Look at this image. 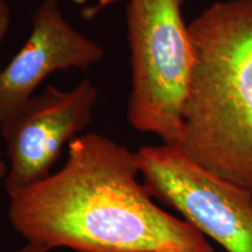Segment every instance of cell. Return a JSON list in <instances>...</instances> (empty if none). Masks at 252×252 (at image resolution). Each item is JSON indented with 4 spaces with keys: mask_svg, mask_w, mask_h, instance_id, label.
Instances as JSON below:
<instances>
[{
    "mask_svg": "<svg viewBox=\"0 0 252 252\" xmlns=\"http://www.w3.org/2000/svg\"><path fill=\"white\" fill-rule=\"evenodd\" d=\"M137 152L98 133L68 145L64 166L9 197L8 219L50 251L214 252L209 239L153 201Z\"/></svg>",
    "mask_w": 252,
    "mask_h": 252,
    "instance_id": "1",
    "label": "cell"
},
{
    "mask_svg": "<svg viewBox=\"0 0 252 252\" xmlns=\"http://www.w3.org/2000/svg\"><path fill=\"white\" fill-rule=\"evenodd\" d=\"M189 30L194 65L178 147L252 194V0L215 2Z\"/></svg>",
    "mask_w": 252,
    "mask_h": 252,
    "instance_id": "2",
    "label": "cell"
},
{
    "mask_svg": "<svg viewBox=\"0 0 252 252\" xmlns=\"http://www.w3.org/2000/svg\"><path fill=\"white\" fill-rule=\"evenodd\" d=\"M185 0H127L126 27L131 53L127 121L162 144L179 146L194 65Z\"/></svg>",
    "mask_w": 252,
    "mask_h": 252,
    "instance_id": "3",
    "label": "cell"
},
{
    "mask_svg": "<svg viewBox=\"0 0 252 252\" xmlns=\"http://www.w3.org/2000/svg\"><path fill=\"white\" fill-rule=\"evenodd\" d=\"M137 157L153 198L226 252H252L251 193L208 172L178 146H143Z\"/></svg>",
    "mask_w": 252,
    "mask_h": 252,
    "instance_id": "4",
    "label": "cell"
},
{
    "mask_svg": "<svg viewBox=\"0 0 252 252\" xmlns=\"http://www.w3.org/2000/svg\"><path fill=\"white\" fill-rule=\"evenodd\" d=\"M98 96L89 78L71 90L48 86L0 124L9 160L4 179L9 197L52 174L65 145L93 121Z\"/></svg>",
    "mask_w": 252,
    "mask_h": 252,
    "instance_id": "5",
    "label": "cell"
},
{
    "mask_svg": "<svg viewBox=\"0 0 252 252\" xmlns=\"http://www.w3.org/2000/svg\"><path fill=\"white\" fill-rule=\"evenodd\" d=\"M104 55L99 43L65 19L58 0H42L32 17L26 42L0 69V124L23 108L49 75L87 70L102 62Z\"/></svg>",
    "mask_w": 252,
    "mask_h": 252,
    "instance_id": "6",
    "label": "cell"
},
{
    "mask_svg": "<svg viewBox=\"0 0 252 252\" xmlns=\"http://www.w3.org/2000/svg\"><path fill=\"white\" fill-rule=\"evenodd\" d=\"M11 26V8L7 0H0V43L7 36Z\"/></svg>",
    "mask_w": 252,
    "mask_h": 252,
    "instance_id": "7",
    "label": "cell"
},
{
    "mask_svg": "<svg viewBox=\"0 0 252 252\" xmlns=\"http://www.w3.org/2000/svg\"><path fill=\"white\" fill-rule=\"evenodd\" d=\"M6 174H7V167H6L4 160H2V154L0 152V181L4 180Z\"/></svg>",
    "mask_w": 252,
    "mask_h": 252,
    "instance_id": "8",
    "label": "cell"
}]
</instances>
